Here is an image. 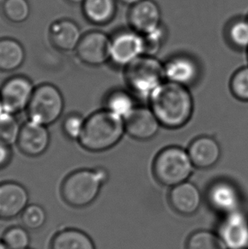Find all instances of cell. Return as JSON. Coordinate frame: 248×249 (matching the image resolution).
<instances>
[{
  "label": "cell",
  "mask_w": 248,
  "mask_h": 249,
  "mask_svg": "<svg viewBox=\"0 0 248 249\" xmlns=\"http://www.w3.org/2000/svg\"><path fill=\"white\" fill-rule=\"evenodd\" d=\"M148 101L161 126L170 129L187 124L194 111V101L188 87L172 82H163Z\"/></svg>",
  "instance_id": "obj_1"
},
{
  "label": "cell",
  "mask_w": 248,
  "mask_h": 249,
  "mask_svg": "<svg viewBox=\"0 0 248 249\" xmlns=\"http://www.w3.org/2000/svg\"><path fill=\"white\" fill-rule=\"evenodd\" d=\"M125 133L124 118L103 109L86 118L84 131L77 142L88 152H106L118 144Z\"/></svg>",
  "instance_id": "obj_2"
},
{
  "label": "cell",
  "mask_w": 248,
  "mask_h": 249,
  "mask_svg": "<svg viewBox=\"0 0 248 249\" xmlns=\"http://www.w3.org/2000/svg\"><path fill=\"white\" fill-rule=\"evenodd\" d=\"M108 178L107 170L101 167L71 172L62 182L61 196L64 202L72 208H86L96 200Z\"/></svg>",
  "instance_id": "obj_3"
},
{
  "label": "cell",
  "mask_w": 248,
  "mask_h": 249,
  "mask_svg": "<svg viewBox=\"0 0 248 249\" xmlns=\"http://www.w3.org/2000/svg\"><path fill=\"white\" fill-rule=\"evenodd\" d=\"M124 77L132 94L143 99L151 94L166 81L164 63L158 58L143 54L124 68Z\"/></svg>",
  "instance_id": "obj_4"
},
{
  "label": "cell",
  "mask_w": 248,
  "mask_h": 249,
  "mask_svg": "<svg viewBox=\"0 0 248 249\" xmlns=\"http://www.w3.org/2000/svg\"><path fill=\"white\" fill-rule=\"evenodd\" d=\"M194 168L187 150L176 145L162 149L153 162L156 179L161 185L171 188L187 181Z\"/></svg>",
  "instance_id": "obj_5"
},
{
  "label": "cell",
  "mask_w": 248,
  "mask_h": 249,
  "mask_svg": "<svg viewBox=\"0 0 248 249\" xmlns=\"http://www.w3.org/2000/svg\"><path fill=\"white\" fill-rule=\"evenodd\" d=\"M65 100L59 88L54 84H42L35 87L27 107V116L31 121L51 126L63 114Z\"/></svg>",
  "instance_id": "obj_6"
},
{
  "label": "cell",
  "mask_w": 248,
  "mask_h": 249,
  "mask_svg": "<svg viewBox=\"0 0 248 249\" xmlns=\"http://www.w3.org/2000/svg\"><path fill=\"white\" fill-rule=\"evenodd\" d=\"M34 89L33 82L26 76L17 75L8 78L0 88L2 108L15 115L27 111Z\"/></svg>",
  "instance_id": "obj_7"
},
{
  "label": "cell",
  "mask_w": 248,
  "mask_h": 249,
  "mask_svg": "<svg viewBox=\"0 0 248 249\" xmlns=\"http://www.w3.org/2000/svg\"><path fill=\"white\" fill-rule=\"evenodd\" d=\"M143 54L144 38L137 32L122 31L111 37L110 61L115 66L125 68Z\"/></svg>",
  "instance_id": "obj_8"
},
{
  "label": "cell",
  "mask_w": 248,
  "mask_h": 249,
  "mask_svg": "<svg viewBox=\"0 0 248 249\" xmlns=\"http://www.w3.org/2000/svg\"><path fill=\"white\" fill-rule=\"evenodd\" d=\"M111 37L101 31H91L81 37L76 49L79 61L89 67H100L110 61Z\"/></svg>",
  "instance_id": "obj_9"
},
{
  "label": "cell",
  "mask_w": 248,
  "mask_h": 249,
  "mask_svg": "<svg viewBox=\"0 0 248 249\" xmlns=\"http://www.w3.org/2000/svg\"><path fill=\"white\" fill-rule=\"evenodd\" d=\"M51 144V133L47 126L27 120L20 126L17 139V147L20 152L31 158L44 154Z\"/></svg>",
  "instance_id": "obj_10"
},
{
  "label": "cell",
  "mask_w": 248,
  "mask_h": 249,
  "mask_svg": "<svg viewBox=\"0 0 248 249\" xmlns=\"http://www.w3.org/2000/svg\"><path fill=\"white\" fill-rule=\"evenodd\" d=\"M219 238L226 249H248V219L239 209L224 214L218 226Z\"/></svg>",
  "instance_id": "obj_11"
},
{
  "label": "cell",
  "mask_w": 248,
  "mask_h": 249,
  "mask_svg": "<svg viewBox=\"0 0 248 249\" xmlns=\"http://www.w3.org/2000/svg\"><path fill=\"white\" fill-rule=\"evenodd\" d=\"M125 131L137 141H149L158 135L161 124L150 107H136L124 119Z\"/></svg>",
  "instance_id": "obj_12"
},
{
  "label": "cell",
  "mask_w": 248,
  "mask_h": 249,
  "mask_svg": "<svg viewBox=\"0 0 248 249\" xmlns=\"http://www.w3.org/2000/svg\"><path fill=\"white\" fill-rule=\"evenodd\" d=\"M29 204V193L20 183H0V219H11L20 215Z\"/></svg>",
  "instance_id": "obj_13"
},
{
  "label": "cell",
  "mask_w": 248,
  "mask_h": 249,
  "mask_svg": "<svg viewBox=\"0 0 248 249\" xmlns=\"http://www.w3.org/2000/svg\"><path fill=\"white\" fill-rule=\"evenodd\" d=\"M161 10L153 0H142L131 6L128 21L132 30L141 35L150 34L161 27Z\"/></svg>",
  "instance_id": "obj_14"
},
{
  "label": "cell",
  "mask_w": 248,
  "mask_h": 249,
  "mask_svg": "<svg viewBox=\"0 0 248 249\" xmlns=\"http://www.w3.org/2000/svg\"><path fill=\"white\" fill-rule=\"evenodd\" d=\"M207 196L209 205L223 214L239 210L241 205V195L238 189L233 183L227 180L213 182L208 187Z\"/></svg>",
  "instance_id": "obj_15"
},
{
  "label": "cell",
  "mask_w": 248,
  "mask_h": 249,
  "mask_svg": "<svg viewBox=\"0 0 248 249\" xmlns=\"http://www.w3.org/2000/svg\"><path fill=\"white\" fill-rule=\"evenodd\" d=\"M166 81L189 87L197 81L200 68L193 58L187 55H176L164 63Z\"/></svg>",
  "instance_id": "obj_16"
},
{
  "label": "cell",
  "mask_w": 248,
  "mask_h": 249,
  "mask_svg": "<svg viewBox=\"0 0 248 249\" xmlns=\"http://www.w3.org/2000/svg\"><path fill=\"white\" fill-rule=\"evenodd\" d=\"M195 168L207 169L217 164L221 157V147L211 136L203 135L192 141L187 149Z\"/></svg>",
  "instance_id": "obj_17"
},
{
  "label": "cell",
  "mask_w": 248,
  "mask_h": 249,
  "mask_svg": "<svg viewBox=\"0 0 248 249\" xmlns=\"http://www.w3.org/2000/svg\"><path fill=\"white\" fill-rule=\"evenodd\" d=\"M201 200V193L197 186L188 180L172 187L169 192L172 208L182 215H192L197 212Z\"/></svg>",
  "instance_id": "obj_18"
},
{
  "label": "cell",
  "mask_w": 248,
  "mask_h": 249,
  "mask_svg": "<svg viewBox=\"0 0 248 249\" xmlns=\"http://www.w3.org/2000/svg\"><path fill=\"white\" fill-rule=\"evenodd\" d=\"M50 40L58 51H76L82 37L80 27L73 20L61 19L54 21L50 28Z\"/></svg>",
  "instance_id": "obj_19"
},
{
  "label": "cell",
  "mask_w": 248,
  "mask_h": 249,
  "mask_svg": "<svg viewBox=\"0 0 248 249\" xmlns=\"http://www.w3.org/2000/svg\"><path fill=\"white\" fill-rule=\"evenodd\" d=\"M26 51L19 41L10 37L0 38V71L11 72L23 65Z\"/></svg>",
  "instance_id": "obj_20"
},
{
  "label": "cell",
  "mask_w": 248,
  "mask_h": 249,
  "mask_svg": "<svg viewBox=\"0 0 248 249\" xmlns=\"http://www.w3.org/2000/svg\"><path fill=\"white\" fill-rule=\"evenodd\" d=\"M82 4L86 20L97 26L111 22L117 13V0H84Z\"/></svg>",
  "instance_id": "obj_21"
},
{
  "label": "cell",
  "mask_w": 248,
  "mask_h": 249,
  "mask_svg": "<svg viewBox=\"0 0 248 249\" xmlns=\"http://www.w3.org/2000/svg\"><path fill=\"white\" fill-rule=\"evenodd\" d=\"M51 249H95V246L93 240L80 230L65 229L53 237Z\"/></svg>",
  "instance_id": "obj_22"
},
{
  "label": "cell",
  "mask_w": 248,
  "mask_h": 249,
  "mask_svg": "<svg viewBox=\"0 0 248 249\" xmlns=\"http://www.w3.org/2000/svg\"><path fill=\"white\" fill-rule=\"evenodd\" d=\"M135 107V101L130 91L113 89L105 98L104 109L124 119L127 118Z\"/></svg>",
  "instance_id": "obj_23"
},
{
  "label": "cell",
  "mask_w": 248,
  "mask_h": 249,
  "mask_svg": "<svg viewBox=\"0 0 248 249\" xmlns=\"http://www.w3.org/2000/svg\"><path fill=\"white\" fill-rule=\"evenodd\" d=\"M20 126L16 115L3 110L1 105L0 109V142L7 145L17 144Z\"/></svg>",
  "instance_id": "obj_24"
},
{
  "label": "cell",
  "mask_w": 248,
  "mask_h": 249,
  "mask_svg": "<svg viewBox=\"0 0 248 249\" xmlns=\"http://www.w3.org/2000/svg\"><path fill=\"white\" fill-rule=\"evenodd\" d=\"M2 11L10 22L23 23L30 16V5L27 0H4Z\"/></svg>",
  "instance_id": "obj_25"
},
{
  "label": "cell",
  "mask_w": 248,
  "mask_h": 249,
  "mask_svg": "<svg viewBox=\"0 0 248 249\" xmlns=\"http://www.w3.org/2000/svg\"><path fill=\"white\" fill-rule=\"evenodd\" d=\"M186 249H226V247L218 235L207 231H199L188 238Z\"/></svg>",
  "instance_id": "obj_26"
},
{
  "label": "cell",
  "mask_w": 248,
  "mask_h": 249,
  "mask_svg": "<svg viewBox=\"0 0 248 249\" xmlns=\"http://www.w3.org/2000/svg\"><path fill=\"white\" fill-rule=\"evenodd\" d=\"M227 36L230 43L239 50L248 49V18L238 19L230 24Z\"/></svg>",
  "instance_id": "obj_27"
},
{
  "label": "cell",
  "mask_w": 248,
  "mask_h": 249,
  "mask_svg": "<svg viewBox=\"0 0 248 249\" xmlns=\"http://www.w3.org/2000/svg\"><path fill=\"white\" fill-rule=\"evenodd\" d=\"M21 222L25 228L29 230H38L46 222L47 214L44 208L37 204H28L20 214Z\"/></svg>",
  "instance_id": "obj_28"
},
{
  "label": "cell",
  "mask_w": 248,
  "mask_h": 249,
  "mask_svg": "<svg viewBox=\"0 0 248 249\" xmlns=\"http://www.w3.org/2000/svg\"><path fill=\"white\" fill-rule=\"evenodd\" d=\"M2 241L10 249H26L30 243V236L23 227L13 226L4 232Z\"/></svg>",
  "instance_id": "obj_29"
},
{
  "label": "cell",
  "mask_w": 248,
  "mask_h": 249,
  "mask_svg": "<svg viewBox=\"0 0 248 249\" xmlns=\"http://www.w3.org/2000/svg\"><path fill=\"white\" fill-rule=\"evenodd\" d=\"M86 118L79 113H70L64 118L62 130L71 141L78 142L84 131Z\"/></svg>",
  "instance_id": "obj_30"
},
{
  "label": "cell",
  "mask_w": 248,
  "mask_h": 249,
  "mask_svg": "<svg viewBox=\"0 0 248 249\" xmlns=\"http://www.w3.org/2000/svg\"><path fill=\"white\" fill-rule=\"evenodd\" d=\"M230 88L234 97L248 102V67L235 71L230 79Z\"/></svg>",
  "instance_id": "obj_31"
},
{
  "label": "cell",
  "mask_w": 248,
  "mask_h": 249,
  "mask_svg": "<svg viewBox=\"0 0 248 249\" xmlns=\"http://www.w3.org/2000/svg\"><path fill=\"white\" fill-rule=\"evenodd\" d=\"M144 38V54L155 56L161 50L162 41L164 39V30L160 27L152 33L142 35Z\"/></svg>",
  "instance_id": "obj_32"
},
{
  "label": "cell",
  "mask_w": 248,
  "mask_h": 249,
  "mask_svg": "<svg viewBox=\"0 0 248 249\" xmlns=\"http://www.w3.org/2000/svg\"><path fill=\"white\" fill-rule=\"evenodd\" d=\"M12 156L13 153L11 146L0 142V169L6 168L10 164Z\"/></svg>",
  "instance_id": "obj_33"
},
{
  "label": "cell",
  "mask_w": 248,
  "mask_h": 249,
  "mask_svg": "<svg viewBox=\"0 0 248 249\" xmlns=\"http://www.w3.org/2000/svg\"><path fill=\"white\" fill-rule=\"evenodd\" d=\"M122 3H124V4H127V5H134L135 3H139V2H141L142 0H120Z\"/></svg>",
  "instance_id": "obj_34"
},
{
  "label": "cell",
  "mask_w": 248,
  "mask_h": 249,
  "mask_svg": "<svg viewBox=\"0 0 248 249\" xmlns=\"http://www.w3.org/2000/svg\"><path fill=\"white\" fill-rule=\"evenodd\" d=\"M67 1L71 3H83L84 0H67Z\"/></svg>",
  "instance_id": "obj_35"
},
{
  "label": "cell",
  "mask_w": 248,
  "mask_h": 249,
  "mask_svg": "<svg viewBox=\"0 0 248 249\" xmlns=\"http://www.w3.org/2000/svg\"><path fill=\"white\" fill-rule=\"evenodd\" d=\"M0 249H10L4 244L3 241H0Z\"/></svg>",
  "instance_id": "obj_36"
},
{
  "label": "cell",
  "mask_w": 248,
  "mask_h": 249,
  "mask_svg": "<svg viewBox=\"0 0 248 249\" xmlns=\"http://www.w3.org/2000/svg\"><path fill=\"white\" fill-rule=\"evenodd\" d=\"M0 109H1V99H0Z\"/></svg>",
  "instance_id": "obj_37"
},
{
  "label": "cell",
  "mask_w": 248,
  "mask_h": 249,
  "mask_svg": "<svg viewBox=\"0 0 248 249\" xmlns=\"http://www.w3.org/2000/svg\"><path fill=\"white\" fill-rule=\"evenodd\" d=\"M28 249V248H27V249Z\"/></svg>",
  "instance_id": "obj_38"
},
{
  "label": "cell",
  "mask_w": 248,
  "mask_h": 249,
  "mask_svg": "<svg viewBox=\"0 0 248 249\" xmlns=\"http://www.w3.org/2000/svg\"></svg>",
  "instance_id": "obj_39"
},
{
  "label": "cell",
  "mask_w": 248,
  "mask_h": 249,
  "mask_svg": "<svg viewBox=\"0 0 248 249\" xmlns=\"http://www.w3.org/2000/svg\"></svg>",
  "instance_id": "obj_40"
}]
</instances>
